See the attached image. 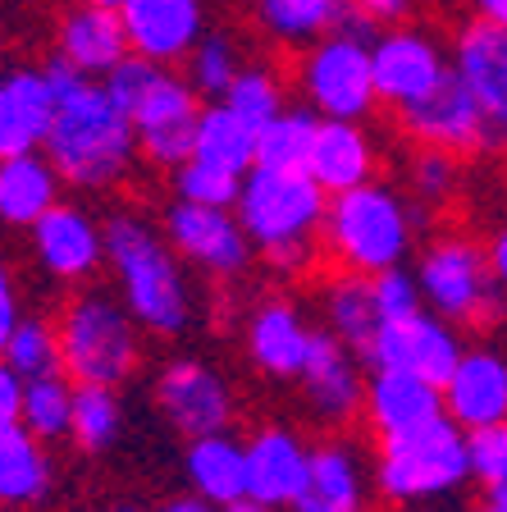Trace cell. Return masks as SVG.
Here are the masks:
<instances>
[{
  "label": "cell",
  "instance_id": "cell-1",
  "mask_svg": "<svg viewBox=\"0 0 507 512\" xmlns=\"http://www.w3.org/2000/svg\"><path fill=\"white\" fill-rule=\"evenodd\" d=\"M55 87V115L46 128L42 151L51 156L55 174L74 192H110L138 165V138L133 119L119 106L101 78L78 74L74 64L55 55L46 64Z\"/></svg>",
  "mask_w": 507,
  "mask_h": 512
},
{
  "label": "cell",
  "instance_id": "cell-2",
  "mask_svg": "<svg viewBox=\"0 0 507 512\" xmlns=\"http://www.w3.org/2000/svg\"><path fill=\"white\" fill-rule=\"evenodd\" d=\"M101 224H106V266L142 334L183 339L197 325V293L188 279V261L174 252L165 229L133 206L110 211Z\"/></svg>",
  "mask_w": 507,
  "mask_h": 512
},
{
  "label": "cell",
  "instance_id": "cell-3",
  "mask_svg": "<svg viewBox=\"0 0 507 512\" xmlns=\"http://www.w3.org/2000/svg\"><path fill=\"white\" fill-rule=\"evenodd\" d=\"M329 192L307 170L284 165H252L238 188V220H243L252 247L265 256V266L279 275H307L320 252Z\"/></svg>",
  "mask_w": 507,
  "mask_h": 512
},
{
  "label": "cell",
  "instance_id": "cell-4",
  "mask_svg": "<svg viewBox=\"0 0 507 512\" xmlns=\"http://www.w3.org/2000/svg\"><path fill=\"white\" fill-rule=\"evenodd\" d=\"M416 206L393 183L366 179L348 192H334L325 206L320 247L343 270L380 275L393 266H412L416 252Z\"/></svg>",
  "mask_w": 507,
  "mask_h": 512
},
{
  "label": "cell",
  "instance_id": "cell-5",
  "mask_svg": "<svg viewBox=\"0 0 507 512\" xmlns=\"http://www.w3.org/2000/svg\"><path fill=\"white\" fill-rule=\"evenodd\" d=\"M101 83L128 110L133 138H138V156L147 165L174 170V165H183L192 156V138H197V119H201V92L188 83V74H174V64L128 55Z\"/></svg>",
  "mask_w": 507,
  "mask_h": 512
},
{
  "label": "cell",
  "instance_id": "cell-6",
  "mask_svg": "<svg viewBox=\"0 0 507 512\" xmlns=\"http://www.w3.org/2000/svg\"><path fill=\"white\" fill-rule=\"evenodd\" d=\"M60 371L74 384L124 389L142 366V325L110 288H83L64 302L60 320Z\"/></svg>",
  "mask_w": 507,
  "mask_h": 512
},
{
  "label": "cell",
  "instance_id": "cell-7",
  "mask_svg": "<svg viewBox=\"0 0 507 512\" xmlns=\"http://www.w3.org/2000/svg\"><path fill=\"white\" fill-rule=\"evenodd\" d=\"M375 494L393 508H416V503L453 499L471 480V448L466 430L453 416H439L434 426L402 439H380V458L370 467Z\"/></svg>",
  "mask_w": 507,
  "mask_h": 512
},
{
  "label": "cell",
  "instance_id": "cell-8",
  "mask_svg": "<svg viewBox=\"0 0 507 512\" xmlns=\"http://www.w3.org/2000/svg\"><path fill=\"white\" fill-rule=\"evenodd\" d=\"M416 284H421V302L434 316L453 320V325H471V330H489L507 316V293L498 288L489 256L480 243L462 234H444L421 247L412 266Z\"/></svg>",
  "mask_w": 507,
  "mask_h": 512
},
{
  "label": "cell",
  "instance_id": "cell-9",
  "mask_svg": "<svg viewBox=\"0 0 507 512\" xmlns=\"http://www.w3.org/2000/svg\"><path fill=\"white\" fill-rule=\"evenodd\" d=\"M297 92H302L307 110H316L320 119H370V110L380 106V96H375L370 37L361 32V19L302 46Z\"/></svg>",
  "mask_w": 507,
  "mask_h": 512
},
{
  "label": "cell",
  "instance_id": "cell-10",
  "mask_svg": "<svg viewBox=\"0 0 507 512\" xmlns=\"http://www.w3.org/2000/svg\"><path fill=\"white\" fill-rule=\"evenodd\" d=\"M151 398H156L160 421L183 439L229 430L233 416H238L229 375L220 366H211L206 357H192V352H179V357L160 362Z\"/></svg>",
  "mask_w": 507,
  "mask_h": 512
},
{
  "label": "cell",
  "instance_id": "cell-11",
  "mask_svg": "<svg viewBox=\"0 0 507 512\" xmlns=\"http://www.w3.org/2000/svg\"><path fill=\"white\" fill-rule=\"evenodd\" d=\"M160 229L174 252L206 279H243L256 261V247L233 206H201L174 197L160 215Z\"/></svg>",
  "mask_w": 507,
  "mask_h": 512
},
{
  "label": "cell",
  "instance_id": "cell-12",
  "mask_svg": "<svg viewBox=\"0 0 507 512\" xmlns=\"http://www.w3.org/2000/svg\"><path fill=\"white\" fill-rule=\"evenodd\" d=\"M453 69L448 46L434 37L430 28H412V23H389L380 37H370V74H375V96L380 106H412L439 78Z\"/></svg>",
  "mask_w": 507,
  "mask_h": 512
},
{
  "label": "cell",
  "instance_id": "cell-13",
  "mask_svg": "<svg viewBox=\"0 0 507 512\" xmlns=\"http://www.w3.org/2000/svg\"><path fill=\"white\" fill-rule=\"evenodd\" d=\"M28 252L51 284H92L106 266V224L78 202H55L28 229Z\"/></svg>",
  "mask_w": 507,
  "mask_h": 512
},
{
  "label": "cell",
  "instance_id": "cell-14",
  "mask_svg": "<svg viewBox=\"0 0 507 512\" xmlns=\"http://www.w3.org/2000/svg\"><path fill=\"white\" fill-rule=\"evenodd\" d=\"M462 348L466 343L453 320L421 307V311H412V316L384 320L366 352V366L370 371H402V375H421V380H430V384H444L448 375H453Z\"/></svg>",
  "mask_w": 507,
  "mask_h": 512
},
{
  "label": "cell",
  "instance_id": "cell-15",
  "mask_svg": "<svg viewBox=\"0 0 507 512\" xmlns=\"http://www.w3.org/2000/svg\"><path fill=\"white\" fill-rule=\"evenodd\" d=\"M311 325L307 311L284 293L256 298L243 316V357L256 375L270 384H297V371L307 362L311 348Z\"/></svg>",
  "mask_w": 507,
  "mask_h": 512
},
{
  "label": "cell",
  "instance_id": "cell-16",
  "mask_svg": "<svg viewBox=\"0 0 507 512\" xmlns=\"http://www.w3.org/2000/svg\"><path fill=\"white\" fill-rule=\"evenodd\" d=\"M448 60L485 115L489 151H507V28L480 19L462 23L448 46Z\"/></svg>",
  "mask_w": 507,
  "mask_h": 512
},
{
  "label": "cell",
  "instance_id": "cell-17",
  "mask_svg": "<svg viewBox=\"0 0 507 512\" xmlns=\"http://www.w3.org/2000/svg\"><path fill=\"white\" fill-rule=\"evenodd\" d=\"M402 133L416 147H439L453 156H471V151H489V133H485V115H480L476 96L466 92V83L448 69L439 78V87L398 110Z\"/></svg>",
  "mask_w": 507,
  "mask_h": 512
},
{
  "label": "cell",
  "instance_id": "cell-18",
  "mask_svg": "<svg viewBox=\"0 0 507 512\" xmlns=\"http://www.w3.org/2000/svg\"><path fill=\"white\" fill-rule=\"evenodd\" d=\"M361 357L343 339L316 325L311 330L307 362L297 371V389L307 398L311 416H320L325 426H348L352 416H361L366 407V375H361Z\"/></svg>",
  "mask_w": 507,
  "mask_h": 512
},
{
  "label": "cell",
  "instance_id": "cell-19",
  "mask_svg": "<svg viewBox=\"0 0 507 512\" xmlns=\"http://www.w3.org/2000/svg\"><path fill=\"white\" fill-rule=\"evenodd\" d=\"M128 51L156 64H183L206 32V0H124Z\"/></svg>",
  "mask_w": 507,
  "mask_h": 512
},
{
  "label": "cell",
  "instance_id": "cell-20",
  "mask_svg": "<svg viewBox=\"0 0 507 512\" xmlns=\"http://www.w3.org/2000/svg\"><path fill=\"white\" fill-rule=\"evenodd\" d=\"M444 412L466 435L507 421V352L503 348H494V343L462 348L453 375L444 380Z\"/></svg>",
  "mask_w": 507,
  "mask_h": 512
},
{
  "label": "cell",
  "instance_id": "cell-21",
  "mask_svg": "<svg viewBox=\"0 0 507 512\" xmlns=\"http://www.w3.org/2000/svg\"><path fill=\"white\" fill-rule=\"evenodd\" d=\"M247 448V494L270 508H297L302 490H307V467H311V444L297 435L293 426H261Z\"/></svg>",
  "mask_w": 507,
  "mask_h": 512
},
{
  "label": "cell",
  "instance_id": "cell-22",
  "mask_svg": "<svg viewBox=\"0 0 507 512\" xmlns=\"http://www.w3.org/2000/svg\"><path fill=\"white\" fill-rule=\"evenodd\" d=\"M55 55L64 64H74L78 74L87 78H106L119 60H128V32L119 10H106V5H87V0H74L69 10H60L55 19Z\"/></svg>",
  "mask_w": 507,
  "mask_h": 512
},
{
  "label": "cell",
  "instance_id": "cell-23",
  "mask_svg": "<svg viewBox=\"0 0 507 512\" xmlns=\"http://www.w3.org/2000/svg\"><path fill=\"white\" fill-rule=\"evenodd\" d=\"M366 421L380 439H402L434 426L444 412V384H430L421 375L402 371H375L366 380Z\"/></svg>",
  "mask_w": 507,
  "mask_h": 512
},
{
  "label": "cell",
  "instance_id": "cell-24",
  "mask_svg": "<svg viewBox=\"0 0 507 512\" xmlns=\"http://www.w3.org/2000/svg\"><path fill=\"white\" fill-rule=\"evenodd\" d=\"M55 115V87L46 64H19L0 74V156L37 151Z\"/></svg>",
  "mask_w": 507,
  "mask_h": 512
},
{
  "label": "cell",
  "instance_id": "cell-25",
  "mask_svg": "<svg viewBox=\"0 0 507 512\" xmlns=\"http://www.w3.org/2000/svg\"><path fill=\"white\" fill-rule=\"evenodd\" d=\"M370 490L375 480H370L361 448L352 439H325V444H311L307 490L293 512H357L366 508Z\"/></svg>",
  "mask_w": 507,
  "mask_h": 512
},
{
  "label": "cell",
  "instance_id": "cell-26",
  "mask_svg": "<svg viewBox=\"0 0 507 512\" xmlns=\"http://www.w3.org/2000/svg\"><path fill=\"white\" fill-rule=\"evenodd\" d=\"M375 170H380V147L370 138L366 119H320L316 138H311L307 174L329 197L375 179Z\"/></svg>",
  "mask_w": 507,
  "mask_h": 512
},
{
  "label": "cell",
  "instance_id": "cell-27",
  "mask_svg": "<svg viewBox=\"0 0 507 512\" xmlns=\"http://www.w3.org/2000/svg\"><path fill=\"white\" fill-rule=\"evenodd\" d=\"M55 462L28 426H0V508L28 512L51 503Z\"/></svg>",
  "mask_w": 507,
  "mask_h": 512
},
{
  "label": "cell",
  "instance_id": "cell-28",
  "mask_svg": "<svg viewBox=\"0 0 507 512\" xmlns=\"http://www.w3.org/2000/svg\"><path fill=\"white\" fill-rule=\"evenodd\" d=\"M60 188L64 179L42 147L0 156V229H32L60 202Z\"/></svg>",
  "mask_w": 507,
  "mask_h": 512
},
{
  "label": "cell",
  "instance_id": "cell-29",
  "mask_svg": "<svg viewBox=\"0 0 507 512\" xmlns=\"http://www.w3.org/2000/svg\"><path fill=\"white\" fill-rule=\"evenodd\" d=\"M183 480L201 499L229 508L233 499L247 494V448L243 439H233L229 430L215 435H197L183 444Z\"/></svg>",
  "mask_w": 507,
  "mask_h": 512
},
{
  "label": "cell",
  "instance_id": "cell-30",
  "mask_svg": "<svg viewBox=\"0 0 507 512\" xmlns=\"http://www.w3.org/2000/svg\"><path fill=\"white\" fill-rule=\"evenodd\" d=\"M320 325L366 362L370 343H375V334L384 325L380 307H375V293H370V275L343 270V275L325 279V288H320Z\"/></svg>",
  "mask_w": 507,
  "mask_h": 512
},
{
  "label": "cell",
  "instance_id": "cell-31",
  "mask_svg": "<svg viewBox=\"0 0 507 512\" xmlns=\"http://www.w3.org/2000/svg\"><path fill=\"white\" fill-rule=\"evenodd\" d=\"M256 23L275 46L302 51L325 32L352 23V10L348 0H256Z\"/></svg>",
  "mask_w": 507,
  "mask_h": 512
},
{
  "label": "cell",
  "instance_id": "cell-32",
  "mask_svg": "<svg viewBox=\"0 0 507 512\" xmlns=\"http://www.w3.org/2000/svg\"><path fill=\"white\" fill-rule=\"evenodd\" d=\"M192 156L206 160V165H220L229 174H247L256 165V128L224 101H211V106H201Z\"/></svg>",
  "mask_w": 507,
  "mask_h": 512
},
{
  "label": "cell",
  "instance_id": "cell-33",
  "mask_svg": "<svg viewBox=\"0 0 507 512\" xmlns=\"http://www.w3.org/2000/svg\"><path fill=\"white\" fill-rule=\"evenodd\" d=\"M124 426H128V407L119 398V389L110 384H74V444L92 458L110 453V448L124 439Z\"/></svg>",
  "mask_w": 507,
  "mask_h": 512
},
{
  "label": "cell",
  "instance_id": "cell-34",
  "mask_svg": "<svg viewBox=\"0 0 507 512\" xmlns=\"http://www.w3.org/2000/svg\"><path fill=\"white\" fill-rule=\"evenodd\" d=\"M19 426H28L42 444L55 439H69L74 426V380L64 371L55 375H37V380H23V412Z\"/></svg>",
  "mask_w": 507,
  "mask_h": 512
},
{
  "label": "cell",
  "instance_id": "cell-35",
  "mask_svg": "<svg viewBox=\"0 0 507 512\" xmlns=\"http://www.w3.org/2000/svg\"><path fill=\"white\" fill-rule=\"evenodd\" d=\"M320 115L307 106H284L275 119L256 128V165H284V170H307L311 138H316Z\"/></svg>",
  "mask_w": 507,
  "mask_h": 512
},
{
  "label": "cell",
  "instance_id": "cell-36",
  "mask_svg": "<svg viewBox=\"0 0 507 512\" xmlns=\"http://www.w3.org/2000/svg\"><path fill=\"white\" fill-rule=\"evenodd\" d=\"M243 46H238V37L224 28H206L201 32V42L188 51V60H183V74H188V83L197 87L201 96H211V101H220L224 92H229V83L238 78V69H243Z\"/></svg>",
  "mask_w": 507,
  "mask_h": 512
},
{
  "label": "cell",
  "instance_id": "cell-37",
  "mask_svg": "<svg viewBox=\"0 0 507 512\" xmlns=\"http://www.w3.org/2000/svg\"><path fill=\"white\" fill-rule=\"evenodd\" d=\"M220 101H224L229 110H238V115H243L252 128H261L265 119H275L279 110L288 106V83H284V74H279L275 64L247 60Z\"/></svg>",
  "mask_w": 507,
  "mask_h": 512
},
{
  "label": "cell",
  "instance_id": "cell-38",
  "mask_svg": "<svg viewBox=\"0 0 507 512\" xmlns=\"http://www.w3.org/2000/svg\"><path fill=\"white\" fill-rule=\"evenodd\" d=\"M23 380H37V375H55L60 371V334H55V320L46 316H23L19 330L10 334L5 352H0Z\"/></svg>",
  "mask_w": 507,
  "mask_h": 512
},
{
  "label": "cell",
  "instance_id": "cell-39",
  "mask_svg": "<svg viewBox=\"0 0 507 512\" xmlns=\"http://www.w3.org/2000/svg\"><path fill=\"white\" fill-rule=\"evenodd\" d=\"M169 188L179 202H201V206H233L238 202V188H243V174H229L220 165H206V160L188 156L183 165L169 170Z\"/></svg>",
  "mask_w": 507,
  "mask_h": 512
},
{
  "label": "cell",
  "instance_id": "cell-40",
  "mask_svg": "<svg viewBox=\"0 0 507 512\" xmlns=\"http://www.w3.org/2000/svg\"><path fill=\"white\" fill-rule=\"evenodd\" d=\"M407 197L421 206H444L457 197L462 188V170H457V156L453 151H439V147H421L407 165Z\"/></svg>",
  "mask_w": 507,
  "mask_h": 512
},
{
  "label": "cell",
  "instance_id": "cell-41",
  "mask_svg": "<svg viewBox=\"0 0 507 512\" xmlns=\"http://www.w3.org/2000/svg\"><path fill=\"white\" fill-rule=\"evenodd\" d=\"M466 448H471V480L485 490L489 503H503L507 508V421L471 430Z\"/></svg>",
  "mask_w": 507,
  "mask_h": 512
},
{
  "label": "cell",
  "instance_id": "cell-42",
  "mask_svg": "<svg viewBox=\"0 0 507 512\" xmlns=\"http://www.w3.org/2000/svg\"><path fill=\"white\" fill-rule=\"evenodd\" d=\"M370 293H375V307H380L384 320H398V316H412L421 311V284L407 266H393V270H380V275H370Z\"/></svg>",
  "mask_w": 507,
  "mask_h": 512
},
{
  "label": "cell",
  "instance_id": "cell-43",
  "mask_svg": "<svg viewBox=\"0 0 507 512\" xmlns=\"http://www.w3.org/2000/svg\"><path fill=\"white\" fill-rule=\"evenodd\" d=\"M23 316H28V311H23V288H19V279H14V266L0 256V352H5V343L19 330Z\"/></svg>",
  "mask_w": 507,
  "mask_h": 512
},
{
  "label": "cell",
  "instance_id": "cell-44",
  "mask_svg": "<svg viewBox=\"0 0 507 512\" xmlns=\"http://www.w3.org/2000/svg\"><path fill=\"white\" fill-rule=\"evenodd\" d=\"M348 10L361 23H384L389 28V23H402L416 10V0H348Z\"/></svg>",
  "mask_w": 507,
  "mask_h": 512
},
{
  "label": "cell",
  "instance_id": "cell-45",
  "mask_svg": "<svg viewBox=\"0 0 507 512\" xmlns=\"http://www.w3.org/2000/svg\"><path fill=\"white\" fill-rule=\"evenodd\" d=\"M23 412V375L0 357V426H14Z\"/></svg>",
  "mask_w": 507,
  "mask_h": 512
},
{
  "label": "cell",
  "instance_id": "cell-46",
  "mask_svg": "<svg viewBox=\"0 0 507 512\" xmlns=\"http://www.w3.org/2000/svg\"><path fill=\"white\" fill-rule=\"evenodd\" d=\"M485 256H489V270H494L498 288H503V293H507V220L498 224L494 234H489V243H485Z\"/></svg>",
  "mask_w": 507,
  "mask_h": 512
},
{
  "label": "cell",
  "instance_id": "cell-47",
  "mask_svg": "<svg viewBox=\"0 0 507 512\" xmlns=\"http://www.w3.org/2000/svg\"><path fill=\"white\" fill-rule=\"evenodd\" d=\"M471 19L494 23V28H507V0H466Z\"/></svg>",
  "mask_w": 507,
  "mask_h": 512
},
{
  "label": "cell",
  "instance_id": "cell-48",
  "mask_svg": "<svg viewBox=\"0 0 507 512\" xmlns=\"http://www.w3.org/2000/svg\"><path fill=\"white\" fill-rule=\"evenodd\" d=\"M156 512H224L220 503H211V499H201V494H179V499H169V503H160Z\"/></svg>",
  "mask_w": 507,
  "mask_h": 512
},
{
  "label": "cell",
  "instance_id": "cell-49",
  "mask_svg": "<svg viewBox=\"0 0 507 512\" xmlns=\"http://www.w3.org/2000/svg\"><path fill=\"white\" fill-rule=\"evenodd\" d=\"M224 512H279V508H270V503H261V499H252V494H243V499H233Z\"/></svg>",
  "mask_w": 507,
  "mask_h": 512
},
{
  "label": "cell",
  "instance_id": "cell-50",
  "mask_svg": "<svg viewBox=\"0 0 507 512\" xmlns=\"http://www.w3.org/2000/svg\"><path fill=\"white\" fill-rule=\"evenodd\" d=\"M471 512H507V508H503V503H489V499H485L480 508H471Z\"/></svg>",
  "mask_w": 507,
  "mask_h": 512
},
{
  "label": "cell",
  "instance_id": "cell-51",
  "mask_svg": "<svg viewBox=\"0 0 507 512\" xmlns=\"http://www.w3.org/2000/svg\"><path fill=\"white\" fill-rule=\"evenodd\" d=\"M87 5H106V10H119L124 0H87Z\"/></svg>",
  "mask_w": 507,
  "mask_h": 512
},
{
  "label": "cell",
  "instance_id": "cell-52",
  "mask_svg": "<svg viewBox=\"0 0 507 512\" xmlns=\"http://www.w3.org/2000/svg\"><path fill=\"white\" fill-rule=\"evenodd\" d=\"M115 512H156V508H138V503H124V508H115Z\"/></svg>",
  "mask_w": 507,
  "mask_h": 512
},
{
  "label": "cell",
  "instance_id": "cell-53",
  "mask_svg": "<svg viewBox=\"0 0 507 512\" xmlns=\"http://www.w3.org/2000/svg\"><path fill=\"white\" fill-rule=\"evenodd\" d=\"M407 512H439L434 503H416V508H407Z\"/></svg>",
  "mask_w": 507,
  "mask_h": 512
},
{
  "label": "cell",
  "instance_id": "cell-54",
  "mask_svg": "<svg viewBox=\"0 0 507 512\" xmlns=\"http://www.w3.org/2000/svg\"><path fill=\"white\" fill-rule=\"evenodd\" d=\"M357 512H366V508H357Z\"/></svg>",
  "mask_w": 507,
  "mask_h": 512
}]
</instances>
